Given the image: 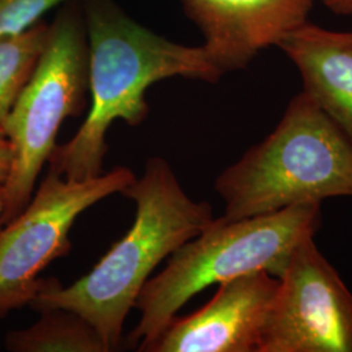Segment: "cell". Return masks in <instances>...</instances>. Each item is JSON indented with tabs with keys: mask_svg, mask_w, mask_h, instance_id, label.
<instances>
[{
	"mask_svg": "<svg viewBox=\"0 0 352 352\" xmlns=\"http://www.w3.org/2000/svg\"><path fill=\"white\" fill-rule=\"evenodd\" d=\"M89 45L90 109L75 136L56 145L49 171L68 180L103 174L113 122L138 126L148 118L146 90L183 77L215 84L223 76L202 46L162 37L129 17L115 0H81Z\"/></svg>",
	"mask_w": 352,
	"mask_h": 352,
	"instance_id": "cell-1",
	"label": "cell"
},
{
	"mask_svg": "<svg viewBox=\"0 0 352 352\" xmlns=\"http://www.w3.org/2000/svg\"><path fill=\"white\" fill-rule=\"evenodd\" d=\"M120 193L136 204L126 235L71 286L46 279L29 304L36 311L64 308L82 316L111 351L120 346L126 316L155 267L215 219L212 206L190 199L161 157L149 158L142 176Z\"/></svg>",
	"mask_w": 352,
	"mask_h": 352,
	"instance_id": "cell-2",
	"label": "cell"
},
{
	"mask_svg": "<svg viewBox=\"0 0 352 352\" xmlns=\"http://www.w3.org/2000/svg\"><path fill=\"white\" fill-rule=\"evenodd\" d=\"M214 188L225 219L352 197V140L302 91L269 136L217 176Z\"/></svg>",
	"mask_w": 352,
	"mask_h": 352,
	"instance_id": "cell-3",
	"label": "cell"
},
{
	"mask_svg": "<svg viewBox=\"0 0 352 352\" xmlns=\"http://www.w3.org/2000/svg\"><path fill=\"white\" fill-rule=\"evenodd\" d=\"M321 226V205H299L241 219L217 218L168 257L140 292L129 342L144 350L202 289L253 272L279 278L292 253Z\"/></svg>",
	"mask_w": 352,
	"mask_h": 352,
	"instance_id": "cell-4",
	"label": "cell"
},
{
	"mask_svg": "<svg viewBox=\"0 0 352 352\" xmlns=\"http://www.w3.org/2000/svg\"><path fill=\"white\" fill-rule=\"evenodd\" d=\"M89 91V45L81 0H67L49 24L37 67L3 128L13 161L4 183L3 225L30 201L64 120L80 116Z\"/></svg>",
	"mask_w": 352,
	"mask_h": 352,
	"instance_id": "cell-5",
	"label": "cell"
},
{
	"mask_svg": "<svg viewBox=\"0 0 352 352\" xmlns=\"http://www.w3.org/2000/svg\"><path fill=\"white\" fill-rule=\"evenodd\" d=\"M135 179L126 167L87 180L46 174L25 208L0 227V317L29 305L46 282L39 274L69 254L76 219Z\"/></svg>",
	"mask_w": 352,
	"mask_h": 352,
	"instance_id": "cell-6",
	"label": "cell"
},
{
	"mask_svg": "<svg viewBox=\"0 0 352 352\" xmlns=\"http://www.w3.org/2000/svg\"><path fill=\"white\" fill-rule=\"evenodd\" d=\"M258 352H352V294L314 238L279 277Z\"/></svg>",
	"mask_w": 352,
	"mask_h": 352,
	"instance_id": "cell-7",
	"label": "cell"
},
{
	"mask_svg": "<svg viewBox=\"0 0 352 352\" xmlns=\"http://www.w3.org/2000/svg\"><path fill=\"white\" fill-rule=\"evenodd\" d=\"M279 278L253 272L219 283L202 308L174 317L144 352H258Z\"/></svg>",
	"mask_w": 352,
	"mask_h": 352,
	"instance_id": "cell-8",
	"label": "cell"
},
{
	"mask_svg": "<svg viewBox=\"0 0 352 352\" xmlns=\"http://www.w3.org/2000/svg\"><path fill=\"white\" fill-rule=\"evenodd\" d=\"M204 36L202 47L225 75L308 23L315 0H179Z\"/></svg>",
	"mask_w": 352,
	"mask_h": 352,
	"instance_id": "cell-9",
	"label": "cell"
},
{
	"mask_svg": "<svg viewBox=\"0 0 352 352\" xmlns=\"http://www.w3.org/2000/svg\"><path fill=\"white\" fill-rule=\"evenodd\" d=\"M278 47L299 69L302 91L352 140V32L305 23Z\"/></svg>",
	"mask_w": 352,
	"mask_h": 352,
	"instance_id": "cell-10",
	"label": "cell"
},
{
	"mask_svg": "<svg viewBox=\"0 0 352 352\" xmlns=\"http://www.w3.org/2000/svg\"><path fill=\"white\" fill-rule=\"evenodd\" d=\"M33 325L12 330L4 346L12 352H110L101 334L74 311L47 308Z\"/></svg>",
	"mask_w": 352,
	"mask_h": 352,
	"instance_id": "cell-11",
	"label": "cell"
},
{
	"mask_svg": "<svg viewBox=\"0 0 352 352\" xmlns=\"http://www.w3.org/2000/svg\"><path fill=\"white\" fill-rule=\"evenodd\" d=\"M49 24L42 20L20 34L0 37V132L37 67Z\"/></svg>",
	"mask_w": 352,
	"mask_h": 352,
	"instance_id": "cell-12",
	"label": "cell"
},
{
	"mask_svg": "<svg viewBox=\"0 0 352 352\" xmlns=\"http://www.w3.org/2000/svg\"><path fill=\"white\" fill-rule=\"evenodd\" d=\"M67 0H0V37L20 34Z\"/></svg>",
	"mask_w": 352,
	"mask_h": 352,
	"instance_id": "cell-13",
	"label": "cell"
},
{
	"mask_svg": "<svg viewBox=\"0 0 352 352\" xmlns=\"http://www.w3.org/2000/svg\"><path fill=\"white\" fill-rule=\"evenodd\" d=\"M13 149L11 141L0 132V184L4 186L12 167Z\"/></svg>",
	"mask_w": 352,
	"mask_h": 352,
	"instance_id": "cell-14",
	"label": "cell"
},
{
	"mask_svg": "<svg viewBox=\"0 0 352 352\" xmlns=\"http://www.w3.org/2000/svg\"><path fill=\"white\" fill-rule=\"evenodd\" d=\"M330 11L338 14H352V0H320Z\"/></svg>",
	"mask_w": 352,
	"mask_h": 352,
	"instance_id": "cell-15",
	"label": "cell"
},
{
	"mask_svg": "<svg viewBox=\"0 0 352 352\" xmlns=\"http://www.w3.org/2000/svg\"><path fill=\"white\" fill-rule=\"evenodd\" d=\"M3 213H4V189L0 184V227L3 226Z\"/></svg>",
	"mask_w": 352,
	"mask_h": 352,
	"instance_id": "cell-16",
	"label": "cell"
}]
</instances>
